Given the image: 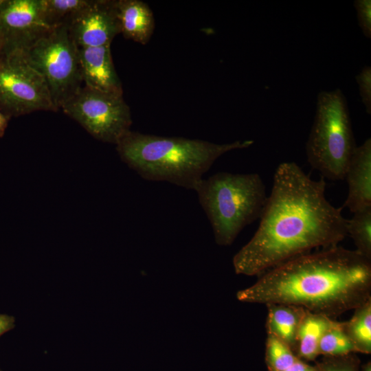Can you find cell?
Segmentation results:
<instances>
[{
	"mask_svg": "<svg viewBox=\"0 0 371 371\" xmlns=\"http://www.w3.org/2000/svg\"><path fill=\"white\" fill-rule=\"evenodd\" d=\"M325 190L323 177L312 179L295 162L279 164L259 226L233 258L236 273L259 276L298 256L338 245L347 236L348 219Z\"/></svg>",
	"mask_w": 371,
	"mask_h": 371,
	"instance_id": "obj_1",
	"label": "cell"
},
{
	"mask_svg": "<svg viewBox=\"0 0 371 371\" xmlns=\"http://www.w3.org/2000/svg\"><path fill=\"white\" fill-rule=\"evenodd\" d=\"M236 297L293 304L333 319L371 299V260L338 245L313 251L267 270Z\"/></svg>",
	"mask_w": 371,
	"mask_h": 371,
	"instance_id": "obj_2",
	"label": "cell"
},
{
	"mask_svg": "<svg viewBox=\"0 0 371 371\" xmlns=\"http://www.w3.org/2000/svg\"><path fill=\"white\" fill-rule=\"evenodd\" d=\"M253 144V140H236L218 144L130 130L115 145L121 159L143 179L166 181L195 190L203 175L218 157Z\"/></svg>",
	"mask_w": 371,
	"mask_h": 371,
	"instance_id": "obj_3",
	"label": "cell"
},
{
	"mask_svg": "<svg viewBox=\"0 0 371 371\" xmlns=\"http://www.w3.org/2000/svg\"><path fill=\"white\" fill-rule=\"evenodd\" d=\"M194 191L221 246L232 245L247 225L260 218L267 199L257 173L217 172L203 179Z\"/></svg>",
	"mask_w": 371,
	"mask_h": 371,
	"instance_id": "obj_4",
	"label": "cell"
},
{
	"mask_svg": "<svg viewBox=\"0 0 371 371\" xmlns=\"http://www.w3.org/2000/svg\"><path fill=\"white\" fill-rule=\"evenodd\" d=\"M356 147L349 109L342 91H321L306 144L308 162L324 179L344 180Z\"/></svg>",
	"mask_w": 371,
	"mask_h": 371,
	"instance_id": "obj_5",
	"label": "cell"
},
{
	"mask_svg": "<svg viewBox=\"0 0 371 371\" xmlns=\"http://www.w3.org/2000/svg\"><path fill=\"white\" fill-rule=\"evenodd\" d=\"M22 51L28 63L45 78L57 111L82 87L79 49L67 26L52 28Z\"/></svg>",
	"mask_w": 371,
	"mask_h": 371,
	"instance_id": "obj_6",
	"label": "cell"
},
{
	"mask_svg": "<svg viewBox=\"0 0 371 371\" xmlns=\"http://www.w3.org/2000/svg\"><path fill=\"white\" fill-rule=\"evenodd\" d=\"M0 110L10 118L36 111H57L45 78L21 49L1 51Z\"/></svg>",
	"mask_w": 371,
	"mask_h": 371,
	"instance_id": "obj_7",
	"label": "cell"
},
{
	"mask_svg": "<svg viewBox=\"0 0 371 371\" xmlns=\"http://www.w3.org/2000/svg\"><path fill=\"white\" fill-rule=\"evenodd\" d=\"M61 109L104 142L116 144L132 124L131 110L123 94L101 92L85 85Z\"/></svg>",
	"mask_w": 371,
	"mask_h": 371,
	"instance_id": "obj_8",
	"label": "cell"
},
{
	"mask_svg": "<svg viewBox=\"0 0 371 371\" xmlns=\"http://www.w3.org/2000/svg\"><path fill=\"white\" fill-rule=\"evenodd\" d=\"M52 29L45 19L43 0H3L0 4L2 49L24 50Z\"/></svg>",
	"mask_w": 371,
	"mask_h": 371,
	"instance_id": "obj_9",
	"label": "cell"
},
{
	"mask_svg": "<svg viewBox=\"0 0 371 371\" xmlns=\"http://www.w3.org/2000/svg\"><path fill=\"white\" fill-rule=\"evenodd\" d=\"M78 48L111 45L120 33L116 0H91L68 26Z\"/></svg>",
	"mask_w": 371,
	"mask_h": 371,
	"instance_id": "obj_10",
	"label": "cell"
},
{
	"mask_svg": "<svg viewBox=\"0 0 371 371\" xmlns=\"http://www.w3.org/2000/svg\"><path fill=\"white\" fill-rule=\"evenodd\" d=\"M110 46L78 48L83 83L98 91L123 94Z\"/></svg>",
	"mask_w": 371,
	"mask_h": 371,
	"instance_id": "obj_11",
	"label": "cell"
},
{
	"mask_svg": "<svg viewBox=\"0 0 371 371\" xmlns=\"http://www.w3.org/2000/svg\"><path fill=\"white\" fill-rule=\"evenodd\" d=\"M344 179L348 192L344 203L352 214L371 206V139L357 146L346 170Z\"/></svg>",
	"mask_w": 371,
	"mask_h": 371,
	"instance_id": "obj_12",
	"label": "cell"
},
{
	"mask_svg": "<svg viewBox=\"0 0 371 371\" xmlns=\"http://www.w3.org/2000/svg\"><path fill=\"white\" fill-rule=\"evenodd\" d=\"M116 9L124 37L146 44L155 29L154 15L148 4L140 0H116Z\"/></svg>",
	"mask_w": 371,
	"mask_h": 371,
	"instance_id": "obj_13",
	"label": "cell"
},
{
	"mask_svg": "<svg viewBox=\"0 0 371 371\" xmlns=\"http://www.w3.org/2000/svg\"><path fill=\"white\" fill-rule=\"evenodd\" d=\"M266 306L267 335L275 337L293 351L298 328L306 310L287 304L273 303Z\"/></svg>",
	"mask_w": 371,
	"mask_h": 371,
	"instance_id": "obj_14",
	"label": "cell"
},
{
	"mask_svg": "<svg viewBox=\"0 0 371 371\" xmlns=\"http://www.w3.org/2000/svg\"><path fill=\"white\" fill-rule=\"evenodd\" d=\"M334 319L306 311L297 333L293 352L304 361H314L319 356L318 345Z\"/></svg>",
	"mask_w": 371,
	"mask_h": 371,
	"instance_id": "obj_15",
	"label": "cell"
},
{
	"mask_svg": "<svg viewBox=\"0 0 371 371\" xmlns=\"http://www.w3.org/2000/svg\"><path fill=\"white\" fill-rule=\"evenodd\" d=\"M265 363L268 371H316V368L297 357L286 344L267 335Z\"/></svg>",
	"mask_w": 371,
	"mask_h": 371,
	"instance_id": "obj_16",
	"label": "cell"
},
{
	"mask_svg": "<svg viewBox=\"0 0 371 371\" xmlns=\"http://www.w3.org/2000/svg\"><path fill=\"white\" fill-rule=\"evenodd\" d=\"M343 328L356 352H371V299L354 309L350 319L342 322Z\"/></svg>",
	"mask_w": 371,
	"mask_h": 371,
	"instance_id": "obj_17",
	"label": "cell"
},
{
	"mask_svg": "<svg viewBox=\"0 0 371 371\" xmlns=\"http://www.w3.org/2000/svg\"><path fill=\"white\" fill-rule=\"evenodd\" d=\"M91 0H43L44 16L52 27L66 25L89 4Z\"/></svg>",
	"mask_w": 371,
	"mask_h": 371,
	"instance_id": "obj_18",
	"label": "cell"
},
{
	"mask_svg": "<svg viewBox=\"0 0 371 371\" xmlns=\"http://www.w3.org/2000/svg\"><path fill=\"white\" fill-rule=\"evenodd\" d=\"M346 229L355 250L371 260V206L354 212L352 218L347 220Z\"/></svg>",
	"mask_w": 371,
	"mask_h": 371,
	"instance_id": "obj_19",
	"label": "cell"
},
{
	"mask_svg": "<svg viewBox=\"0 0 371 371\" xmlns=\"http://www.w3.org/2000/svg\"><path fill=\"white\" fill-rule=\"evenodd\" d=\"M319 355L339 356L357 353L356 350L347 337L342 322L335 320L324 332L318 345Z\"/></svg>",
	"mask_w": 371,
	"mask_h": 371,
	"instance_id": "obj_20",
	"label": "cell"
},
{
	"mask_svg": "<svg viewBox=\"0 0 371 371\" xmlns=\"http://www.w3.org/2000/svg\"><path fill=\"white\" fill-rule=\"evenodd\" d=\"M315 366L316 371H360L361 361L356 353L323 356Z\"/></svg>",
	"mask_w": 371,
	"mask_h": 371,
	"instance_id": "obj_21",
	"label": "cell"
},
{
	"mask_svg": "<svg viewBox=\"0 0 371 371\" xmlns=\"http://www.w3.org/2000/svg\"><path fill=\"white\" fill-rule=\"evenodd\" d=\"M366 113L371 114V67L364 66L355 77Z\"/></svg>",
	"mask_w": 371,
	"mask_h": 371,
	"instance_id": "obj_22",
	"label": "cell"
},
{
	"mask_svg": "<svg viewBox=\"0 0 371 371\" xmlns=\"http://www.w3.org/2000/svg\"><path fill=\"white\" fill-rule=\"evenodd\" d=\"M354 6L357 11L358 23L363 35L371 38V1L355 0Z\"/></svg>",
	"mask_w": 371,
	"mask_h": 371,
	"instance_id": "obj_23",
	"label": "cell"
},
{
	"mask_svg": "<svg viewBox=\"0 0 371 371\" xmlns=\"http://www.w3.org/2000/svg\"><path fill=\"white\" fill-rule=\"evenodd\" d=\"M15 318L10 315L0 313V337L13 329Z\"/></svg>",
	"mask_w": 371,
	"mask_h": 371,
	"instance_id": "obj_24",
	"label": "cell"
},
{
	"mask_svg": "<svg viewBox=\"0 0 371 371\" xmlns=\"http://www.w3.org/2000/svg\"><path fill=\"white\" fill-rule=\"evenodd\" d=\"M10 119L8 115L0 110V137L3 136Z\"/></svg>",
	"mask_w": 371,
	"mask_h": 371,
	"instance_id": "obj_25",
	"label": "cell"
},
{
	"mask_svg": "<svg viewBox=\"0 0 371 371\" xmlns=\"http://www.w3.org/2000/svg\"><path fill=\"white\" fill-rule=\"evenodd\" d=\"M361 371H371V363L370 361H368L363 365L361 366Z\"/></svg>",
	"mask_w": 371,
	"mask_h": 371,
	"instance_id": "obj_26",
	"label": "cell"
},
{
	"mask_svg": "<svg viewBox=\"0 0 371 371\" xmlns=\"http://www.w3.org/2000/svg\"><path fill=\"white\" fill-rule=\"evenodd\" d=\"M1 51H2V43L0 41V55H1Z\"/></svg>",
	"mask_w": 371,
	"mask_h": 371,
	"instance_id": "obj_27",
	"label": "cell"
},
{
	"mask_svg": "<svg viewBox=\"0 0 371 371\" xmlns=\"http://www.w3.org/2000/svg\"><path fill=\"white\" fill-rule=\"evenodd\" d=\"M3 0H0V4L2 3Z\"/></svg>",
	"mask_w": 371,
	"mask_h": 371,
	"instance_id": "obj_28",
	"label": "cell"
},
{
	"mask_svg": "<svg viewBox=\"0 0 371 371\" xmlns=\"http://www.w3.org/2000/svg\"><path fill=\"white\" fill-rule=\"evenodd\" d=\"M0 371H1V369H0Z\"/></svg>",
	"mask_w": 371,
	"mask_h": 371,
	"instance_id": "obj_29",
	"label": "cell"
}]
</instances>
